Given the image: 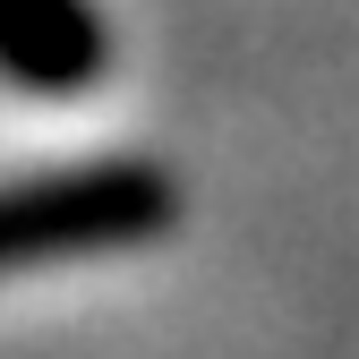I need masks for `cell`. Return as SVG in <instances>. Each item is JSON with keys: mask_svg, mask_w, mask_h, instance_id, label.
<instances>
[{"mask_svg": "<svg viewBox=\"0 0 359 359\" xmlns=\"http://www.w3.org/2000/svg\"><path fill=\"white\" fill-rule=\"evenodd\" d=\"M111 60L95 0H0V77L26 95H86Z\"/></svg>", "mask_w": 359, "mask_h": 359, "instance_id": "7a4b0ae2", "label": "cell"}, {"mask_svg": "<svg viewBox=\"0 0 359 359\" xmlns=\"http://www.w3.org/2000/svg\"><path fill=\"white\" fill-rule=\"evenodd\" d=\"M171 222H180V189L154 154L26 171V180H0V274L128 257V248H154Z\"/></svg>", "mask_w": 359, "mask_h": 359, "instance_id": "6da1fadb", "label": "cell"}]
</instances>
